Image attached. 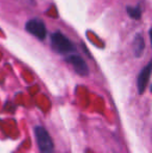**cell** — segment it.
Returning <instances> with one entry per match:
<instances>
[{
  "mask_svg": "<svg viewBox=\"0 0 152 153\" xmlns=\"http://www.w3.org/2000/svg\"><path fill=\"white\" fill-rule=\"evenodd\" d=\"M51 47L53 50L61 54H71L75 51V46L74 44L62 32L56 31L53 32L50 36Z\"/></svg>",
  "mask_w": 152,
  "mask_h": 153,
  "instance_id": "obj_1",
  "label": "cell"
},
{
  "mask_svg": "<svg viewBox=\"0 0 152 153\" xmlns=\"http://www.w3.org/2000/svg\"><path fill=\"white\" fill-rule=\"evenodd\" d=\"M35 135L41 153H54V144L46 128L43 126H36Z\"/></svg>",
  "mask_w": 152,
  "mask_h": 153,
  "instance_id": "obj_2",
  "label": "cell"
},
{
  "mask_svg": "<svg viewBox=\"0 0 152 153\" xmlns=\"http://www.w3.org/2000/svg\"><path fill=\"white\" fill-rule=\"evenodd\" d=\"M25 29L33 36H37L39 40H45L47 36V28L45 23L41 19L33 18L27 21L25 24Z\"/></svg>",
  "mask_w": 152,
  "mask_h": 153,
  "instance_id": "obj_3",
  "label": "cell"
},
{
  "mask_svg": "<svg viewBox=\"0 0 152 153\" xmlns=\"http://www.w3.org/2000/svg\"><path fill=\"white\" fill-rule=\"evenodd\" d=\"M66 61L73 67V69L78 75H80V76H87L89 75L90 71L87 62L78 54H69L66 57Z\"/></svg>",
  "mask_w": 152,
  "mask_h": 153,
  "instance_id": "obj_4",
  "label": "cell"
},
{
  "mask_svg": "<svg viewBox=\"0 0 152 153\" xmlns=\"http://www.w3.org/2000/svg\"><path fill=\"white\" fill-rule=\"evenodd\" d=\"M151 67H152V62H149L145 68L142 69L141 73L138 76V91L140 94H143L145 92L147 88V85L149 82V79H150V75H151Z\"/></svg>",
  "mask_w": 152,
  "mask_h": 153,
  "instance_id": "obj_5",
  "label": "cell"
},
{
  "mask_svg": "<svg viewBox=\"0 0 152 153\" xmlns=\"http://www.w3.org/2000/svg\"><path fill=\"white\" fill-rule=\"evenodd\" d=\"M145 49V40L141 33L136 34L134 36L133 43H132V50H133V54L136 57H141L143 54Z\"/></svg>",
  "mask_w": 152,
  "mask_h": 153,
  "instance_id": "obj_6",
  "label": "cell"
},
{
  "mask_svg": "<svg viewBox=\"0 0 152 153\" xmlns=\"http://www.w3.org/2000/svg\"><path fill=\"white\" fill-rule=\"evenodd\" d=\"M126 12L128 13L130 18L136 19V20L140 19L141 16H142V10L139 6H127L126 7Z\"/></svg>",
  "mask_w": 152,
  "mask_h": 153,
  "instance_id": "obj_7",
  "label": "cell"
}]
</instances>
